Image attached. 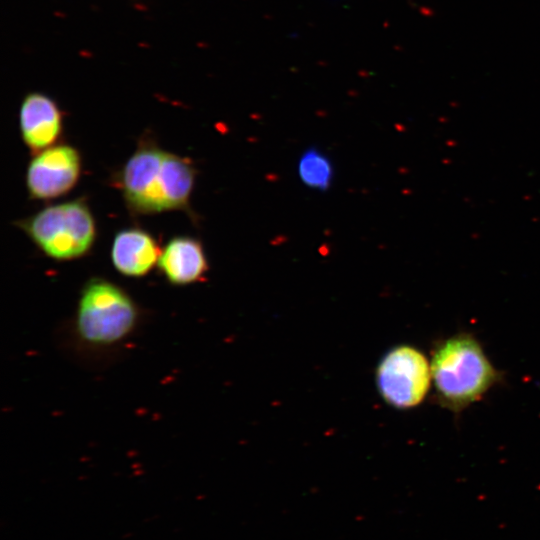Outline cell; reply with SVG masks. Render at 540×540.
<instances>
[{
  "label": "cell",
  "mask_w": 540,
  "mask_h": 540,
  "mask_svg": "<svg viewBox=\"0 0 540 540\" xmlns=\"http://www.w3.org/2000/svg\"><path fill=\"white\" fill-rule=\"evenodd\" d=\"M133 534L132 533H126L122 536V538H129L131 537Z\"/></svg>",
  "instance_id": "11"
},
{
  "label": "cell",
  "mask_w": 540,
  "mask_h": 540,
  "mask_svg": "<svg viewBox=\"0 0 540 540\" xmlns=\"http://www.w3.org/2000/svg\"><path fill=\"white\" fill-rule=\"evenodd\" d=\"M196 174L190 160L143 140L119 171L115 184L134 214L189 211Z\"/></svg>",
  "instance_id": "1"
},
{
  "label": "cell",
  "mask_w": 540,
  "mask_h": 540,
  "mask_svg": "<svg viewBox=\"0 0 540 540\" xmlns=\"http://www.w3.org/2000/svg\"><path fill=\"white\" fill-rule=\"evenodd\" d=\"M431 376L440 402L454 411L478 400L498 379L480 344L468 334L437 346Z\"/></svg>",
  "instance_id": "2"
},
{
  "label": "cell",
  "mask_w": 540,
  "mask_h": 540,
  "mask_svg": "<svg viewBox=\"0 0 540 540\" xmlns=\"http://www.w3.org/2000/svg\"><path fill=\"white\" fill-rule=\"evenodd\" d=\"M16 225L44 254L59 261L86 255L96 239V223L83 199L47 206Z\"/></svg>",
  "instance_id": "4"
},
{
  "label": "cell",
  "mask_w": 540,
  "mask_h": 540,
  "mask_svg": "<svg viewBox=\"0 0 540 540\" xmlns=\"http://www.w3.org/2000/svg\"><path fill=\"white\" fill-rule=\"evenodd\" d=\"M297 173L303 184L327 191L334 178V168L328 156L315 147L305 150L299 158Z\"/></svg>",
  "instance_id": "10"
},
{
  "label": "cell",
  "mask_w": 540,
  "mask_h": 540,
  "mask_svg": "<svg viewBox=\"0 0 540 540\" xmlns=\"http://www.w3.org/2000/svg\"><path fill=\"white\" fill-rule=\"evenodd\" d=\"M431 378V367L426 357L407 345L389 351L376 372L377 387L382 398L400 409L418 405L429 390Z\"/></svg>",
  "instance_id": "5"
},
{
  "label": "cell",
  "mask_w": 540,
  "mask_h": 540,
  "mask_svg": "<svg viewBox=\"0 0 540 540\" xmlns=\"http://www.w3.org/2000/svg\"><path fill=\"white\" fill-rule=\"evenodd\" d=\"M19 128L25 145L36 154L58 141L63 129V113L50 96L30 92L20 105Z\"/></svg>",
  "instance_id": "7"
},
{
  "label": "cell",
  "mask_w": 540,
  "mask_h": 540,
  "mask_svg": "<svg viewBox=\"0 0 540 540\" xmlns=\"http://www.w3.org/2000/svg\"><path fill=\"white\" fill-rule=\"evenodd\" d=\"M157 266L173 285L183 286L204 279L209 266L201 242L188 236H177L161 250Z\"/></svg>",
  "instance_id": "8"
},
{
  "label": "cell",
  "mask_w": 540,
  "mask_h": 540,
  "mask_svg": "<svg viewBox=\"0 0 540 540\" xmlns=\"http://www.w3.org/2000/svg\"><path fill=\"white\" fill-rule=\"evenodd\" d=\"M160 253L152 235L139 228H129L115 235L111 260L119 273L128 277H142L157 264Z\"/></svg>",
  "instance_id": "9"
},
{
  "label": "cell",
  "mask_w": 540,
  "mask_h": 540,
  "mask_svg": "<svg viewBox=\"0 0 540 540\" xmlns=\"http://www.w3.org/2000/svg\"><path fill=\"white\" fill-rule=\"evenodd\" d=\"M139 319V308L125 290L107 279L93 277L80 293L75 332L82 343L104 349L126 340Z\"/></svg>",
  "instance_id": "3"
},
{
  "label": "cell",
  "mask_w": 540,
  "mask_h": 540,
  "mask_svg": "<svg viewBox=\"0 0 540 540\" xmlns=\"http://www.w3.org/2000/svg\"><path fill=\"white\" fill-rule=\"evenodd\" d=\"M81 168L79 151L68 144L53 145L34 154L26 171L30 197L51 200L63 196L78 182Z\"/></svg>",
  "instance_id": "6"
}]
</instances>
